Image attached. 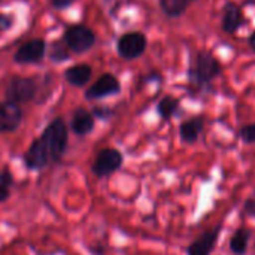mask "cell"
Instances as JSON below:
<instances>
[{"mask_svg":"<svg viewBox=\"0 0 255 255\" xmlns=\"http://www.w3.org/2000/svg\"><path fill=\"white\" fill-rule=\"evenodd\" d=\"M223 73V66L209 51H197L188 67V79L196 87L209 85Z\"/></svg>","mask_w":255,"mask_h":255,"instance_id":"6da1fadb","label":"cell"},{"mask_svg":"<svg viewBox=\"0 0 255 255\" xmlns=\"http://www.w3.org/2000/svg\"><path fill=\"white\" fill-rule=\"evenodd\" d=\"M42 142L45 143L49 158L58 163L66 151L67 146V127L61 118H55L48 124L40 136Z\"/></svg>","mask_w":255,"mask_h":255,"instance_id":"7a4b0ae2","label":"cell"},{"mask_svg":"<svg viewBox=\"0 0 255 255\" xmlns=\"http://www.w3.org/2000/svg\"><path fill=\"white\" fill-rule=\"evenodd\" d=\"M64 42L72 52L81 54L88 51L94 45L96 34L91 28L85 25H72L64 33Z\"/></svg>","mask_w":255,"mask_h":255,"instance_id":"3957f363","label":"cell"},{"mask_svg":"<svg viewBox=\"0 0 255 255\" xmlns=\"http://www.w3.org/2000/svg\"><path fill=\"white\" fill-rule=\"evenodd\" d=\"M123 166V154L118 149L114 148H105L102 149L97 157L94 158V163L91 166V172L99 176H109L114 172H117Z\"/></svg>","mask_w":255,"mask_h":255,"instance_id":"277c9868","label":"cell"},{"mask_svg":"<svg viewBox=\"0 0 255 255\" xmlns=\"http://www.w3.org/2000/svg\"><path fill=\"white\" fill-rule=\"evenodd\" d=\"M146 36L140 31H128L123 34L118 40V54L126 60H134L140 57L146 49Z\"/></svg>","mask_w":255,"mask_h":255,"instance_id":"5b68a950","label":"cell"},{"mask_svg":"<svg viewBox=\"0 0 255 255\" xmlns=\"http://www.w3.org/2000/svg\"><path fill=\"white\" fill-rule=\"evenodd\" d=\"M36 94V82L31 78L15 76L9 81L6 87V99L13 103L30 102Z\"/></svg>","mask_w":255,"mask_h":255,"instance_id":"8992f818","label":"cell"},{"mask_svg":"<svg viewBox=\"0 0 255 255\" xmlns=\"http://www.w3.org/2000/svg\"><path fill=\"white\" fill-rule=\"evenodd\" d=\"M45 49H46V43L43 39H33L18 48V51L13 55V60L19 64L37 63L43 58Z\"/></svg>","mask_w":255,"mask_h":255,"instance_id":"52a82bcc","label":"cell"},{"mask_svg":"<svg viewBox=\"0 0 255 255\" xmlns=\"http://www.w3.org/2000/svg\"><path fill=\"white\" fill-rule=\"evenodd\" d=\"M121 85L120 81L111 75V73H105L102 75L88 90H87V99L88 100H96V99H103L108 96H114L117 93H120Z\"/></svg>","mask_w":255,"mask_h":255,"instance_id":"ba28073f","label":"cell"},{"mask_svg":"<svg viewBox=\"0 0 255 255\" xmlns=\"http://www.w3.org/2000/svg\"><path fill=\"white\" fill-rule=\"evenodd\" d=\"M22 121V111L13 102H1L0 103V133L15 131Z\"/></svg>","mask_w":255,"mask_h":255,"instance_id":"9c48e42d","label":"cell"},{"mask_svg":"<svg viewBox=\"0 0 255 255\" xmlns=\"http://www.w3.org/2000/svg\"><path fill=\"white\" fill-rule=\"evenodd\" d=\"M49 160L51 158H49L48 149H46V146H45V143L42 142L40 137L33 140V143L30 145V148L27 149V152L24 155V163L31 170L43 169L49 163Z\"/></svg>","mask_w":255,"mask_h":255,"instance_id":"30bf717a","label":"cell"},{"mask_svg":"<svg viewBox=\"0 0 255 255\" xmlns=\"http://www.w3.org/2000/svg\"><path fill=\"white\" fill-rule=\"evenodd\" d=\"M220 230L221 227H215L212 230L205 232L202 236H199L187 250L188 255H211V253L214 251L218 236H220Z\"/></svg>","mask_w":255,"mask_h":255,"instance_id":"8fae6325","label":"cell"},{"mask_svg":"<svg viewBox=\"0 0 255 255\" xmlns=\"http://www.w3.org/2000/svg\"><path fill=\"white\" fill-rule=\"evenodd\" d=\"M244 24V15H242V9L233 3V1H227L223 7V19H221V27L226 33L229 34H235Z\"/></svg>","mask_w":255,"mask_h":255,"instance_id":"7c38bea8","label":"cell"},{"mask_svg":"<svg viewBox=\"0 0 255 255\" xmlns=\"http://www.w3.org/2000/svg\"><path fill=\"white\" fill-rule=\"evenodd\" d=\"M70 127H72V131L75 134H78V136H85V134L91 133L93 128H94V117H93V114L88 112L84 108H78L72 115Z\"/></svg>","mask_w":255,"mask_h":255,"instance_id":"4fadbf2b","label":"cell"},{"mask_svg":"<svg viewBox=\"0 0 255 255\" xmlns=\"http://www.w3.org/2000/svg\"><path fill=\"white\" fill-rule=\"evenodd\" d=\"M205 127V118L203 117H193L187 121H184L179 126V136L184 143H194L197 142L202 130Z\"/></svg>","mask_w":255,"mask_h":255,"instance_id":"5bb4252c","label":"cell"},{"mask_svg":"<svg viewBox=\"0 0 255 255\" xmlns=\"http://www.w3.org/2000/svg\"><path fill=\"white\" fill-rule=\"evenodd\" d=\"M91 67L88 64H75L64 72V78L70 85L84 87L91 78Z\"/></svg>","mask_w":255,"mask_h":255,"instance_id":"9a60e30c","label":"cell"},{"mask_svg":"<svg viewBox=\"0 0 255 255\" xmlns=\"http://www.w3.org/2000/svg\"><path fill=\"white\" fill-rule=\"evenodd\" d=\"M251 239V232L248 229H238L230 239V251L235 255H245L248 251V244Z\"/></svg>","mask_w":255,"mask_h":255,"instance_id":"2e32d148","label":"cell"},{"mask_svg":"<svg viewBox=\"0 0 255 255\" xmlns=\"http://www.w3.org/2000/svg\"><path fill=\"white\" fill-rule=\"evenodd\" d=\"M194 1L196 0H160V6L167 16L176 18L181 16Z\"/></svg>","mask_w":255,"mask_h":255,"instance_id":"e0dca14e","label":"cell"},{"mask_svg":"<svg viewBox=\"0 0 255 255\" xmlns=\"http://www.w3.org/2000/svg\"><path fill=\"white\" fill-rule=\"evenodd\" d=\"M178 109H179V100L172 96L163 97L157 105V112H158L160 118L164 121H169L178 112Z\"/></svg>","mask_w":255,"mask_h":255,"instance_id":"ac0fdd59","label":"cell"},{"mask_svg":"<svg viewBox=\"0 0 255 255\" xmlns=\"http://www.w3.org/2000/svg\"><path fill=\"white\" fill-rule=\"evenodd\" d=\"M49 57L52 61H64L69 58V54L66 51V46H63L60 42H54L49 48Z\"/></svg>","mask_w":255,"mask_h":255,"instance_id":"d6986e66","label":"cell"},{"mask_svg":"<svg viewBox=\"0 0 255 255\" xmlns=\"http://www.w3.org/2000/svg\"><path fill=\"white\" fill-rule=\"evenodd\" d=\"M239 136L245 143H255V123L242 127Z\"/></svg>","mask_w":255,"mask_h":255,"instance_id":"ffe728a7","label":"cell"},{"mask_svg":"<svg viewBox=\"0 0 255 255\" xmlns=\"http://www.w3.org/2000/svg\"><path fill=\"white\" fill-rule=\"evenodd\" d=\"M244 212L245 215L251 217V218H255V194H253L244 205Z\"/></svg>","mask_w":255,"mask_h":255,"instance_id":"44dd1931","label":"cell"},{"mask_svg":"<svg viewBox=\"0 0 255 255\" xmlns=\"http://www.w3.org/2000/svg\"><path fill=\"white\" fill-rule=\"evenodd\" d=\"M12 182H13L12 175H10L6 169H4V170H1V172H0V185H3V187L9 188V187L12 185Z\"/></svg>","mask_w":255,"mask_h":255,"instance_id":"7402d4cb","label":"cell"},{"mask_svg":"<svg viewBox=\"0 0 255 255\" xmlns=\"http://www.w3.org/2000/svg\"><path fill=\"white\" fill-rule=\"evenodd\" d=\"M12 18L9 16V15H4V13H1L0 15V31H6L7 28H10L12 27Z\"/></svg>","mask_w":255,"mask_h":255,"instance_id":"603a6c76","label":"cell"},{"mask_svg":"<svg viewBox=\"0 0 255 255\" xmlns=\"http://www.w3.org/2000/svg\"><path fill=\"white\" fill-rule=\"evenodd\" d=\"M73 1H75V0H51L52 6L57 7V9H66V7H69Z\"/></svg>","mask_w":255,"mask_h":255,"instance_id":"cb8c5ba5","label":"cell"},{"mask_svg":"<svg viewBox=\"0 0 255 255\" xmlns=\"http://www.w3.org/2000/svg\"><path fill=\"white\" fill-rule=\"evenodd\" d=\"M9 199V188L0 185V202H4Z\"/></svg>","mask_w":255,"mask_h":255,"instance_id":"d4e9b609","label":"cell"},{"mask_svg":"<svg viewBox=\"0 0 255 255\" xmlns=\"http://www.w3.org/2000/svg\"><path fill=\"white\" fill-rule=\"evenodd\" d=\"M94 115L100 117V118H106L109 115V111H106V109H94Z\"/></svg>","mask_w":255,"mask_h":255,"instance_id":"484cf974","label":"cell"},{"mask_svg":"<svg viewBox=\"0 0 255 255\" xmlns=\"http://www.w3.org/2000/svg\"><path fill=\"white\" fill-rule=\"evenodd\" d=\"M250 45H251V48L255 51V31L251 34V37H250Z\"/></svg>","mask_w":255,"mask_h":255,"instance_id":"4316f807","label":"cell"}]
</instances>
